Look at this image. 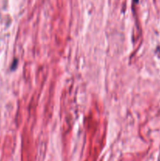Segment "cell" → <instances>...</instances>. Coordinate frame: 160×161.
<instances>
[{"instance_id":"6da1fadb","label":"cell","mask_w":160,"mask_h":161,"mask_svg":"<svg viewBox=\"0 0 160 161\" xmlns=\"http://www.w3.org/2000/svg\"><path fill=\"white\" fill-rule=\"evenodd\" d=\"M133 2H134L135 3H138V2H139V0H133Z\"/></svg>"}]
</instances>
